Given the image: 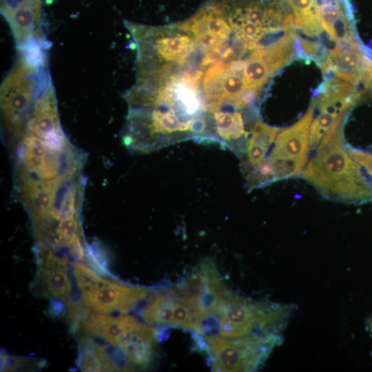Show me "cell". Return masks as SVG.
Masks as SVG:
<instances>
[{
	"mask_svg": "<svg viewBox=\"0 0 372 372\" xmlns=\"http://www.w3.org/2000/svg\"><path fill=\"white\" fill-rule=\"evenodd\" d=\"M122 139L131 152L150 153L187 140L214 142V123L200 83L186 70L136 74Z\"/></svg>",
	"mask_w": 372,
	"mask_h": 372,
	"instance_id": "6da1fadb",
	"label": "cell"
},
{
	"mask_svg": "<svg viewBox=\"0 0 372 372\" xmlns=\"http://www.w3.org/2000/svg\"><path fill=\"white\" fill-rule=\"evenodd\" d=\"M85 163L52 158L14 172L15 192L30 216L35 235L50 238L61 222L81 219Z\"/></svg>",
	"mask_w": 372,
	"mask_h": 372,
	"instance_id": "7a4b0ae2",
	"label": "cell"
},
{
	"mask_svg": "<svg viewBox=\"0 0 372 372\" xmlns=\"http://www.w3.org/2000/svg\"><path fill=\"white\" fill-rule=\"evenodd\" d=\"M347 113L341 114L324 135L301 175L326 198L343 203L367 202L372 200V183L344 143L342 127Z\"/></svg>",
	"mask_w": 372,
	"mask_h": 372,
	"instance_id": "3957f363",
	"label": "cell"
},
{
	"mask_svg": "<svg viewBox=\"0 0 372 372\" xmlns=\"http://www.w3.org/2000/svg\"><path fill=\"white\" fill-rule=\"evenodd\" d=\"M313 112L311 106L299 121L281 130L265 160L243 174L248 190L302 174L310 149L309 134Z\"/></svg>",
	"mask_w": 372,
	"mask_h": 372,
	"instance_id": "277c9868",
	"label": "cell"
},
{
	"mask_svg": "<svg viewBox=\"0 0 372 372\" xmlns=\"http://www.w3.org/2000/svg\"><path fill=\"white\" fill-rule=\"evenodd\" d=\"M211 354L214 371H254L269 357L280 342L265 338H227L209 336L205 339Z\"/></svg>",
	"mask_w": 372,
	"mask_h": 372,
	"instance_id": "5b68a950",
	"label": "cell"
},
{
	"mask_svg": "<svg viewBox=\"0 0 372 372\" xmlns=\"http://www.w3.org/2000/svg\"><path fill=\"white\" fill-rule=\"evenodd\" d=\"M145 287L112 282L94 292L82 294V301L87 306L103 313H127L134 308L148 293Z\"/></svg>",
	"mask_w": 372,
	"mask_h": 372,
	"instance_id": "8992f818",
	"label": "cell"
},
{
	"mask_svg": "<svg viewBox=\"0 0 372 372\" xmlns=\"http://www.w3.org/2000/svg\"><path fill=\"white\" fill-rule=\"evenodd\" d=\"M362 93L351 83L333 76L324 78L314 93L313 109L339 116L355 105Z\"/></svg>",
	"mask_w": 372,
	"mask_h": 372,
	"instance_id": "52a82bcc",
	"label": "cell"
},
{
	"mask_svg": "<svg viewBox=\"0 0 372 372\" xmlns=\"http://www.w3.org/2000/svg\"><path fill=\"white\" fill-rule=\"evenodd\" d=\"M323 29L332 40L356 39L350 0H318Z\"/></svg>",
	"mask_w": 372,
	"mask_h": 372,
	"instance_id": "ba28073f",
	"label": "cell"
},
{
	"mask_svg": "<svg viewBox=\"0 0 372 372\" xmlns=\"http://www.w3.org/2000/svg\"><path fill=\"white\" fill-rule=\"evenodd\" d=\"M281 129L258 119L249 132L241 158V169L245 173L260 165L267 158Z\"/></svg>",
	"mask_w": 372,
	"mask_h": 372,
	"instance_id": "9c48e42d",
	"label": "cell"
},
{
	"mask_svg": "<svg viewBox=\"0 0 372 372\" xmlns=\"http://www.w3.org/2000/svg\"><path fill=\"white\" fill-rule=\"evenodd\" d=\"M135 320L130 316L113 317L87 309L81 323V330L116 345L121 333Z\"/></svg>",
	"mask_w": 372,
	"mask_h": 372,
	"instance_id": "30bf717a",
	"label": "cell"
},
{
	"mask_svg": "<svg viewBox=\"0 0 372 372\" xmlns=\"http://www.w3.org/2000/svg\"><path fill=\"white\" fill-rule=\"evenodd\" d=\"M78 366L83 371H116L110 345L96 338L82 337L79 342Z\"/></svg>",
	"mask_w": 372,
	"mask_h": 372,
	"instance_id": "8fae6325",
	"label": "cell"
},
{
	"mask_svg": "<svg viewBox=\"0 0 372 372\" xmlns=\"http://www.w3.org/2000/svg\"><path fill=\"white\" fill-rule=\"evenodd\" d=\"M35 283L41 294L66 300L72 293V284L67 271L40 267Z\"/></svg>",
	"mask_w": 372,
	"mask_h": 372,
	"instance_id": "7c38bea8",
	"label": "cell"
},
{
	"mask_svg": "<svg viewBox=\"0 0 372 372\" xmlns=\"http://www.w3.org/2000/svg\"><path fill=\"white\" fill-rule=\"evenodd\" d=\"M294 14L296 27L309 36H318L322 25L318 0H286Z\"/></svg>",
	"mask_w": 372,
	"mask_h": 372,
	"instance_id": "4fadbf2b",
	"label": "cell"
},
{
	"mask_svg": "<svg viewBox=\"0 0 372 372\" xmlns=\"http://www.w3.org/2000/svg\"><path fill=\"white\" fill-rule=\"evenodd\" d=\"M73 267L77 285L83 293L94 292L112 282V280L101 278L81 262H74Z\"/></svg>",
	"mask_w": 372,
	"mask_h": 372,
	"instance_id": "5bb4252c",
	"label": "cell"
},
{
	"mask_svg": "<svg viewBox=\"0 0 372 372\" xmlns=\"http://www.w3.org/2000/svg\"><path fill=\"white\" fill-rule=\"evenodd\" d=\"M94 271L105 276H111L108 269L106 252L97 243L87 245L83 260Z\"/></svg>",
	"mask_w": 372,
	"mask_h": 372,
	"instance_id": "9a60e30c",
	"label": "cell"
},
{
	"mask_svg": "<svg viewBox=\"0 0 372 372\" xmlns=\"http://www.w3.org/2000/svg\"><path fill=\"white\" fill-rule=\"evenodd\" d=\"M48 313L53 318H61L66 315L67 309L62 300L52 298L48 306Z\"/></svg>",
	"mask_w": 372,
	"mask_h": 372,
	"instance_id": "2e32d148",
	"label": "cell"
},
{
	"mask_svg": "<svg viewBox=\"0 0 372 372\" xmlns=\"http://www.w3.org/2000/svg\"><path fill=\"white\" fill-rule=\"evenodd\" d=\"M49 85H52V82H48V83H45L43 84V85H42L41 86H40V87L38 89L37 92H38L40 89H41L42 87H45V86ZM37 93H36V94H37ZM35 95H36V94H35ZM35 95H34V96H35ZM33 99H34V98H33ZM30 103H29V104H30ZM28 106H27V107H28ZM26 107H25V108H26ZM24 110H23V111H24ZM22 112H21V114H22ZM21 114H20L19 117L21 116ZM19 118H18L17 119H19ZM17 119L16 121H17ZM16 121L12 125V126H10V127H9L10 129V128L16 123ZM10 129H9V130H10ZM7 130H6V131H7Z\"/></svg>",
	"mask_w": 372,
	"mask_h": 372,
	"instance_id": "e0dca14e",
	"label": "cell"
},
{
	"mask_svg": "<svg viewBox=\"0 0 372 372\" xmlns=\"http://www.w3.org/2000/svg\"><path fill=\"white\" fill-rule=\"evenodd\" d=\"M48 82H52V81H51V79H47V80L44 81H43V83H41V84L39 85V88L40 86H41L43 84L45 83H48ZM39 88H38V89H39ZM30 102H31V101H30ZM24 110H25V109H24ZM19 116H20V115H19ZM18 118H19V116H18ZM17 119H16V120H15V121L10 125V126H12V125L17 121ZM10 126H9V127H10Z\"/></svg>",
	"mask_w": 372,
	"mask_h": 372,
	"instance_id": "ac0fdd59",
	"label": "cell"
},
{
	"mask_svg": "<svg viewBox=\"0 0 372 372\" xmlns=\"http://www.w3.org/2000/svg\"><path fill=\"white\" fill-rule=\"evenodd\" d=\"M369 327L371 332L372 333V316L369 320Z\"/></svg>",
	"mask_w": 372,
	"mask_h": 372,
	"instance_id": "d6986e66",
	"label": "cell"
}]
</instances>
